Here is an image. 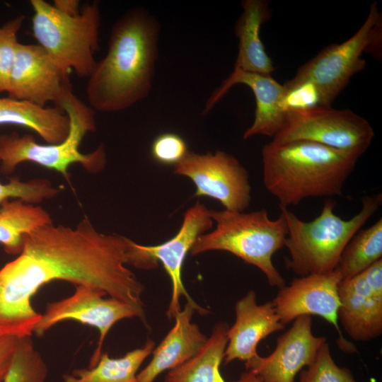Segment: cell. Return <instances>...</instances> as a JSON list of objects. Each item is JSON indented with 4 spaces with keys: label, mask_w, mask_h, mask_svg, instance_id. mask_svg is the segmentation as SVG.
I'll list each match as a JSON object with an SVG mask.
<instances>
[{
    "label": "cell",
    "mask_w": 382,
    "mask_h": 382,
    "mask_svg": "<svg viewBox=\"0 0 382 382\" xmlns=\"http://www.w3.org/2000/svg\"><path fill=\"white\" fill-rule=\"evenodd\" d=\"M129 241L98 232L87 217L74 228L52 223L28 233L18 256L0 269V329L31 335L41 318L32 306L33 295L59 279L100 289L127 303L147 324L141 300L144 287L126 266Z\"/></svg>",
    "instance_id": "cell-1"
},
{
    "label": "cell",
    "mask_w": 382,
    "mask_h": 382,
    "mask_svg": "<svg viewBox=\"0 0 382 382\" xmlns=\"http://www.w3.org/2000/svg\"><path fill=\"white\" fill-rule=\"evenodd\" d=\"M161 25L147 9L128 10L113 24L106 55L88 78L91 108L103 112L129 108L152 89Z\"/></svg>",
    "instance_id": "cell-2"
},
{
    "label": "cell",
    "mask_w": 382,
    "mask_h": 382,
    "mask_svg": "<svg viewBox=\"0 0 382 382\" xmlns=\"http://www.w3.org/2000/svg\"><path fill=\"white\" fill-rule=\"evenodd\" d=\"M359 157L308 141H272L262 149L264 185L286 208L308 197L340 196Z\"/></svg>",
    "instance_id": "cell-3"
},
{
    "label": "cell",
    "mask_w": 382,
    "mask_h": 382,
    "mask_svg": "<svg viewBox=\"0 0 382 382\" xmlns=\"http://www.w3.org/2000/svg\"><path fill=\"white\" fill-rule=\"evenodd\" d=\"M381 202V193L363 197L360 211L348 220L335 213V202L330 198L311 221H303L288 208L280 207L288 228L284 246L290 257L286 260V267L300 277L335 270L347 243Z\"/></svg>",
    "instance_id": "cell-4"
},
{
    "label": "cell",
    "mask_w": 382,
    "mask_h": 382,
    "mask_svg": "<svg viewBox=\"0 0 382 382\" xmlns=\"http://www.w3.org/2000/svg\"><path fill=\"white\" fill-rule=\"evenodd\" d=\"M69 116L70 126L67 137L57 144H40L33 135L20 136L17 132L0 134V172L9 175L23 162L37 163L61 173L69 182L68 169L80 163L89 173H97L105 168L106 153L104 144L83 154L79 146L88 132L96 129L95 110L88 107L72 92L71 85L64 92L57 105Z\"/></svg>",
    "instance_id": "cell-5"
},
{
    "label": "cell",
    "mask_w": 382,
    "mask_h": 382,
    "mask_svg": "<svg viewBox=\"0 0 382 382\" xmlns=\"http://www.w3.org/2000/svg\"><path fill=\"white\" fill-rule=\"evenodd\" d=\"M215 229L200 235L190 253L199 255L211 250H224L257 267L272 286L279 289L286 282L272 262L273 255L284 246L288 228L284 216L269 218L265 209L243 212L210 210Z\"/></svg>",
    "instance_id": "cell-6"
},
{
    "label": "cell",
    "mask_w": 382,
    "mask_h": 382,
    "mask_svg": "<svg viewBox=\"0 0 382 382\" xmlns=\"http://www.w3.org/2000/svg\"><path fill=\"white\" fill-rule=\"evenodd\" d=\"M33 33L39 45L66 72L73 70L88 78L97 62L99 47L100 3L94 1L77 16L64 14L44 0H31Z\"/></svg>",
    "instance_id": "cell-7"
},
{
    "label": "cell",
    "mask_w": 382,
    "mask_h": 382,
    "mask_svg": "<svg viewBox=\"0 0 382 382\" xmlns=\"http://www.w3.org/2000/svg\"><path fill=\"white\" fill-rule=\"evenodd\" d=\"M381 13L376 2L369 7L359 29L340 44H331L302 65L295 76L284 85L289 89L303 83H312L319 96V105L330 107L351 78L366 66L362 58L372 31Z\"/></svg>",
    "instance_id": "cell-8"
},
{
    "label": "cell",
    "mask_w": 382,
    "mask_h": 382,
    "mask_svg": "<svg viewBox=\"0 0 382 382\" xmlns=\"http://www.w3.org/2000/svg\"><path fill=\"white\" fill-rule=\"evenodd\" d=\"M374 137L369 122L353 111L316 105L288 112L272 141H308L361 156Z\"/></svg>",
    "instance_id": "cell-9"
},
{
    "label": "cell",
    "mask_w": 382,
    "mask_h": 382,
    "mask_svg": "<svg viewBox=\"0 0 382 382\" xmlns=\"http://www.w3.org/2000/svg\"><path fill=\"white\" fill-rule=\"evenodd\" d=\"M213 220L210 210L199 201L184 214L182 225L178 233L166 242L156 245H144L129 239L127 264L144 270L157 266L161 262L172 285V294L166 316L174 319L180 312V298L192 304L200 315L209 313V310L199 306L187 291L182 279L184 261L196 239L212 228Z\"/></svg>",
    "instance_id": "cell-10"
},
{
    "label": "cell",
    "mask_w": 382,
    "mask_h": 382,
    "mask_svg": "<svg viewBox=\"0 0 382 382\" xmlns=\"http://www.w3.org/2000/svg\"><path fill=\"white\" fill-rule=\"evenodd\" d=\"M173 172L192 181L195 196L215 199L225 209L243 212L250 204L248 173L236 157L226 152L199 154L189 151L174 166Z\"/></svg>",
    "instance_id": "cell-11"
},
{
    "label": "cell",
    "mask_w": 382,
    "mask_h": 382,
    "mask_svg": "<svg viewBox=\"0 0 382 382\" xmlns=\"http://www.w3.org/2000/svg\"><path fill=\"white\" fill-rule=\"evenodd\" d=\"M100 289L76 285L74 293L69 297L47 304L45 312L33 329V332L41 337L52 326L66 320H74L94 327L99 331L97 347L91 360L89 368L93 367L102 354V347L109 330L120 320L143 318L139 311L127 303L110 297Z\"/></svg>",
    "instance_id": "cell-12"
},
{
    "label": "cell",
    "mask_w": 382,
    "mask_h": 382,
    "mask_svg": "<svg viewBox=\"0 0 382 382\" xmlns=\"http://www.w3.org/2000/svg\"><path fill=\"white\" fill-rule=\"evenodd\" d=\"M341 280L336 269L328 273L296 277L289 286L279 289L272 303L284 325L301 316L313 315L325 319L337 331L339 347L354 353L356 347L344 338L338 325V286Z\"/></svg>",
    "instance_id": "cell-13"
},
{
    "label": "cell",
    "mask_w": 382,
    "mask_h": 382,
    "mask_svg": "<svg viewBox=\"0 0 382 382\" xmlns=\"http://www.w3.org/2000/svg\"><path fill=\"white\" fill-rule=\"evenodd\" d=\"M338 320L354 340L365 342L382 333V259L338 286Z\"/></svg>",
    "instance_id": "cell-14"
},
{
    "label": "cell",
    "mask_w": 382,
    "mask_h": 382,
    "mask_svg": "<svg viewBox=\"0 0 382 382\" xmlns=\"http://www.w3.org/2000/svg\"><path fill=\"white\" fill-rule=\"evenodd\" d=\"M70 85L69 73L64 71L43 47L18 42L8 97L41 107L50 102L57 105Z\"/></svg>",
    "instance_id": "cell-15"
},
{
    "label": "cell",
    "mask_w": 382,
    "mask_h": 382,
    "mask_svg": "<svg viewBox=\"0 0 382 382\" xmlns=\"http://www.w3.org/2000/svg\"><path fill=\"white\" fill-rule=\"evenodd\" d=\"M325 342V337L313 334L311 316H299L277 338L276 347L270 355H257L245 362V369L261 382H294L296 374L313 362Z\"/></svg>",
    "instance_id": "cell-16"
},
{
    "label": "cell",
    "mask_w": 382,
    "mask_h": 382,
    "mask_svg": "<svg viewBox=\"0 0 382 382\" xmlns=\"http://www.w3.org/2000/svg\"><path fill=\"white\" fill-rule=\"evenodd\" d=\"M236 84L247 86L255 99L254 120L243 134L248 139L257 135L274 137L283 127L286 113L282 103L286 93L284 85L277 81L272 75L248 72L233 69L207 99L203 113H208L214 106Z\"/></svg>",
    "instance_id": "cell-17"
},
{
    "label": "cell",
    "mask_w": 382,
    "mask_h": 382,
    "mask_svg": "<svg viewBox=\"0 0 382 382\" xmlns=\"http://www.w3.org/2000/svg\"><path fill=\"white\" fill-rule=\"evenodd\" d=\"M236 320L227 332L228 342L224 361L245 362L258 355V343L274 332L282 330L281 322L272 301L257 303L256 294L250 290L235 306Z\"/></svg>",
    "instance_id": "cell-18"
},
{
    "label": "cell",
    "mask_w": 382,
    "mask_h": 382,
    "mask_svg": "<svg viewBox=\"0 0 382 382\" xmlns=\"http://www.w3.org/2000/svg\"><path fill=\"white\" fill-rule=\"evenodd\" d=\"M197 308L187 302L174 318L175 324L152 352L148 365L137 375V382H154L162 372L173 369L195 357L207 338L192 322Z\"/></svg>",
    "instance_id": "cell-19"
},
{
    "label": "cell",
    "mask_w": 382,
    "mask_h": 382,
    "mask_svg": "<svg viewBox=\"0 0 382 382\" xmlns=\"http://www.w3.org/2000/svg\"><path fill=\"white\" fill-rule=\"evenodd\" d=\"M241 7L243 11L235 25L238 51L233 69L272 75L275 68L260 38V28L271 17L269 3L244 0Z\"/></svg>",
    "instance_id": "cell-20"
},
{
    "label": "cell",
    "mask_w": 382,
    "mask_h": 382,
    "mask_svg": "<svg viewBox=\"0 0 382 382\" xmlns=\"http://www.w3.org/2000/svg\"><path fill=\"white\" fill-rule=\"evenodd\" d=\"M14 125L35 132L48 144H57L67 137L69 116L59 107H41L30 101L0 98V125Z\"/></svg>",
    "instance_id": "cell-21"
},
{
    "label": "cell",
    "mask_w": 382,
    "mask_h": 382,
    "mask_svg": "<svg viewBox=\"0 0 382 382\" xmlns=\"http://www.w3.org/2000/svg\"><path fill=\"white\" fill-rule=\"evenodd\" d=\"M228 328L226 323H217L199 352L169 370L164 382H225L219 369L228 342Z\"/></svg>",
    "instance_id": "cell-22"
},
{
    "label": "cell",
    "mask_w": 382,
    "mask_h": 382,
    "mask_svg": "<svg viewBox=\"0 0 382 382\" xmlns=\"http://www.w3.org/2000/svg\"><path fill=\"white\" fill-rule=\"evenodd\" d=\"M52 223L50 214L41 207L7 199L0 205V244L6 253L19 255L28 233Z\"/></svg>",
    "instance_id": "cell-23"
},
{
    "label": "cell",
    "mask_w": 382,
    "mask_h": 382,
    "mask_svg": "<svg viewBox=\"0 0 382 382\" xmlns=\"http://www.w3.org/2000/svg\"><path fill=\"white\" fill-rule=\"evenodd\" d=\"M154 348L155 342L149 339L142 347L120 358H110L107 352L102 353L93 367L78 369L71 374H64L62 382H137V371Z\"/></svg>",
    "instance_id": "cell-24"
},
{
    "label": "cell",
    "mask_w": 382,
    "mask_h": 382,
    "mask_svg": "<svg viewBox=\"0 0 382 382\" xmlns=\"http://www.w3.org/2000/svg\"><path fill=\"white\" fill-rule=\"evenodd\" d=\"M382 257V219L359 231L343 250L336 270L342 279L357 275Z\"/></svg>",
    "instance_id": "cell-25"
},
{
    "label": "cell",
    "mask_w": 382,
    "mask_h": 382,
    "mask_svg": "<svg viewBox=\"0 0 382 382\" xmlns=\"http://www.w3.org/2000/svg\"><path fill=\"white\" fill-rule=\"evenodd\" d=\"M47 374V366L34 347L30 335L22 337L4 382H45Z\"/></svg>",
    "instance_id": "cell-26"
},
{
    "label": "cell",
    "mask_w": 382,
    "mask_h": 382,
    "mask_svg": "<svg viewBox=\"0 0 382 382\" xmlns=\"http://www.w3.org/2000/svg\"><path fill=\"white\" fill-rule=\"evenodd\" d=\"M59 191L47 179L35 178L24 182L13 178L7 183L0 182V205L10 199H18L33 204L53 198Z\"/></svg>",
    "instance_id": "cell-27"
},
{
    "label": "cell",
    "mask_w": 382,
    "mask_h": 382,
    "mask_svg": "<svg viewBox=\"0 0 382 382\" xmlns=\"http://www.w3.org/2000/svg\"><path fill=\"white\" fill-rule=\"evenodd\" d=\"M299 382L359 381L354 379L349 369L336 364L326 342L319 349L313 362L301 372Z\"/></svg>",
    "instance_id": "cell-28"
},
{
    "label": "cell",
    "mask_w": 382,
    "mask_h": 382,
    "mask_svg": "<svg viewBox=\"0 0 382 382\" xmlns=\"http://www.w3.org/2000/svg\"><path fill=\"white\" fill-rule=\"evenodd\" d=\"M25 16H18L0 27V93L8 92L17 45V34Z\"/></svg>",
    "instance_id": "cell-29"
},
{
    "label": "cell",
    "mask_w": 382,
    "mask_h": 382,
    "mask_svg": "<svg viewBox=\"0 0 382 382\" xmlns=\"http://www.w3.org/2000/svg\"><path fill=\"white\" fill-rule=\"evenodd\" d=\"M187 144L179 134L165 132L158 135L151 146V155L157 163L175 166L188 154Z\"/></svg>",
    "instance_id": "cell-30"
},
{
    "label": "cell",
    "mask_w": 382,
    "mask_h": 382,
    "mask_svg": "<svg viewBox=\"0 0 382 382\" xmlns=\"http://www.w3.org/2000/svg\"><path fill=\"white\" fill-rule=\"evenodd\" d=\"M286 90L282 105L286 115L291 111L319 105L318 93L312 83H303Z\"/></svg>",
    "instance_id": "cell-31"
},
{
    "label": "cell",
    "mask_w": 382,
    "mask_h": 382,
    "mask_svg": "<svg viewBox=\"0 0 382 382\" xmlns=\"http://www.w3.org/2000/svg\"><path fill=\"white\" fill-rule=\"evenodd\" d=\"M21 337L15 335L0 337V382H4L11 367Z\"/></svg>",
    "instance_id": "cell-32"
},
{
    "label": "cell",
    "mask_w": 382,
    "mask_h": 382,
    "mask_svg": "<svg viewBox=\"0 0 382 382\" xmlns=\"http://www.w3.org/2000/svg\"><path fill=\"white\" fill-rule=\"evenodd\" d=\"M382 18H381L374 27L372 34L366 52L375 59H381Z\"/></svg>",
    "instance_id": "cell-33"
},
{
    "label": "cell",
    "mask_w": 382,
    "mask_h": 382,
    "mask_svg": "<svg viewBox=\"0 0 382 382\" xmlns=\"http://www.w3.org/2000/svg\"><path fill=\"white\" fill-rule=\"evenodd\" d=\"M78 0H54L53 6L60 12L69 16H77L79 12Z\"/></svg>",
    "instance_id": "cell-34"
},
{
    "label": "cell",
    "mask_w": 382,
    "mask_h": 382,
    "mask_svg": "<svg viewBox=\"0 0 382 382\" xmlns=\"http://www.w3.org/2000/svg\"><path fill=\"white\" fill-rule=\"evenodd\" d=\"M229 382H261L260 379L251 371H245L241 374L240 376L234 381Z\"/></svg>",
    "instance_id": "cell-35"
},
{
    "label": "cell",
    "mask_w": 382,
    "mask_h": 382,
    "mask_svg": "<svg viewBox=\"0 0 382 382\" xmlns=\"http://www.w3.org/2000/svg\"><path fill=\"white\" fill-rule=\"evenodd\" d=\"M12 335V334L8 332L7 331H5V330H1V329H0V337H1V336H3V335Z\"/></svg>",
    "instance_id": "cell-36"
}]
</instances>
